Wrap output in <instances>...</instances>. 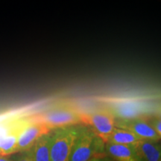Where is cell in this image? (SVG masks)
Returning <instances> with one entry per match:
<instances>
[{
	"instance_id": "cell-1",
	"label": "cell",
	"mask_w": 161,
	"mask_h": 161,
	"mask_svg": "<svg viewBox=\"0 0 161 161\" xmlns=\"http://www.w3.org/2000/svg\"><path fill=\"white\" fill-rule=\"evenodd\" d=\"M104 143L90 127L82 125L69 161H90L92 158H104L107 156Z\"/></svg>"
},
{
	"instance_id": "cell-2",
	"label": "cell",
	"mask_w": 161,
	"mask_h": 161,
	"mask_svg": "<svg viewBox=\"0 0 161 161\" xmlns=\"http://www.w3.org/2000/svg\"><path fill=\"white\" fill-rule=\"evenodd\" d=\"M31 117L51 130L83 124V113L69 106L55 107Z\"/></svg>"
},
{
	"instance_id": "cell-3",
	"label": "cell",
	"mask_w": 161,
	"mask_h": 161,
	"mask_svg": "<svg viewBox=\"0 0 161 161\" xmlns=\"http://www.w3.org/2000/svg\"><path fill=\"white\" fill-rule=\"evenodd\" d=\"M82 125H74L52 130L51 161H69L72 149L81 131Z\"/></svg>"
},
{
	"instance_id": "cell-4",
	"label": "cell",
	"mask_w": 161,
	"mask_h": 161,
	"mask_svg": "<svg viewBox=\"0 0 161 161\" xmlns=\"http://www.w3.org/2000/svg\"><path fill=\"white\" fill-rule=\"evenodd\" d=\"M109 111L116 119H142L146 112V105L137 98H110L106 100Z\"/></svg>"
},
{
	"instance_id": "cell-5",
	"label": "cell",
	"mask_w": 161,
	"mask_h": 161,
	"mask_svg": "<svg viewBox=\"0 0 161 161\" xmlns=\"http://www.w3.org/2000/svg\"><path fill=\"white\" fill-rule=\"evenodd\" d=\"M25 122L26 117L17 118L0 124V155L15 154L18 137Z\"/></svg>"
},
{
	"instance_id": "cell-6",
	"label": "cell",
	"mask_w": 161,
	"mask_h": 161,
	"mask_svg": "<svg viewBox=\"0 0 161 161\" xmlns=\"http://www.w3.org/2000/svg\"><path fill=\"white\" fill-rule=\"evenodd\" d=\"M115 123L116 117L108 110L83 114V124L89 125L106 143L110 134L115 129Z\"/></svg>"
},
{
	"instance_id": "cell-7",
	"label": "cell",
	"mask_w": 161,
	"mask_h": 161,
	"mask_svg": "<svg viewBox=\"0 0 161 161\" xmlns=\"http://www.w3.org/2000/svg\"><path fill=\"white\" fill-rule=\"evenodd\" d=\"M52 130L44 125L36 122L31 116L26 117V122L19 133L16 153L30 150L38 139Z\"/></svg>"
},
{
	"instance_id": "cell-8",
	"label": "cell",
	"mask_w": 161,
	"mask_h": 161,
	"mask_svg": "<svg viewBox=\"0 0 161 161\" xmlns=\"http://www.w3.org/2000/svg\"><path fill=\"white\" fill-rule=\"evenodd\" d=\"M116 128L128 130L140 140L159 142L160 137L152 125L143 119H116Z\"/></svg>"
},
{
	"instance_id": "cell-9",
	"label": "cell",
	"mask_w": 161,
	"mask_h": 161,
	"mask_svg": "<svg viewBox=\"0 0 161 161\" xmlns=\"http://www.w3.org/2000/svg\"><path fill=\"white\" fill-rule=\"evenodd\" d=\"M134 147L140 161H160L161 144L159 142L141 140Z\"/></svg>"
},
{
	"instance_id": "cell-10",
	"label": "cell",
	"mask_w": 161,
	"mask_h": 161,
	"mask_svg": "<svg viewBox=\"0 0 161 161\" xmlns=\"http://www.w3.org/2000/svg\"><path fill=\"white\" fill-rule=\"evenodd\" d=\"M105 152L115 161H140L133 146L106 143Z\"/></svg>"
},
{
	"instance_id": "cell-11",
	"label": "cell",
	"mask_w": 161,
	"mask_h": 161,
	"mask_svg": "<svg viewBox=\"0 0 161 161\" xmlns=\"http://www.w3.org/2000/svg\"><path fill=\"white\" fill-rule=\"evenodd\" d=\"M52 131L42 136L31 148L34 161H51L50 144Z\"/></svg>"
},
{
	"instance_id": "cell-12",
	"label": "cell",
	"mask_w": 161,
	"mask_h": 161,
	"mask_svg": "<svg viewBox=\"0 0 161 161\" xmlns=\"http://www.w3.org/2000/svg\"><path fill=\"white\" fill-rule=\"evenodd\" d=\"M140 140H141L140 139L131 132L115 128L108 138L107 143L134 146Z\"/></svg>"
},
{
	"instance_id": "cell-13",
	"label": "cell",
	"mask_w": 161,
	"mask_h": 161,
	"mask_svg": "<svg viewBox=\"0 0 161 161\" xmlns=\"http://www.w3.org/2000/svg\"><path fill=\"white\" fill-rule=\"evenodd\" d=\"M13 159L14 161H34L31 149L17 153V154L13 157Z\"/></svg>"
},
{
	"instance_id": "cell-14",
	"label": "cell",
	"mask_w": 161,
	"mask_h": 161,
	"mask_svg": "<svg viewBox=\"0 0 161 161\" xmlns=\"http://www.w3.org/2000/svg\"><path fill=\"white\" fill-rule=\"evenodd\" d=\"M149 123L154 130H155L157 134H158L159 136L161 138V119L160 118H154L152 119H150L149 122H148Z\"/></svg>"
},
{
	"instance_id": "cell-15",
	"label": "cell",
	"mask_w": 161,
	"mask_h": 161,
	"mask_svg": "<svg viewBox=\"0 0 161 161\" xmlns=\"http://www.w3.org/2000/svg\"><path fill=\"white\" fill-rule=\"evenodd\" d=\"M0 161H14L13 157L0 155Z\"/></svg>"
},
{
	"instance_id": "cell-16",
	"label": "cell",
	"mask_w": 161,
	"mask_h": 161,
	"mask_svg": "<svg viewBox=\"0 0 161 161\" xmlns=\"http://www.w3.org/2000/svg\"><path fill=\"white\" fill-rule=\"evenodd\" d=\"M100 161H115V160H113V159L110 158V157L105 156V157H104V158H101L100 159Z\"/></svg>"
},
{
	"instance_id": "cell-17",
	"label": "cell",
	"mask_w": 161,
	"mask_h": 161,
	"mask_svg": "<svg viewBox=\"0 0 161 161\" xmlns=\"http://www.w3.org/2000/svg\"><path fill=\"white\" fill-rule=\"evenodd\" d=\"M101 158H92L90 161H100Z\"/></svg>"
},
{
	"instance_id": "cell-18",
	"label": "cell",
	"mask_w": 161,
	"mask_h": 161,
	"mask_svg": "<svg viewBox=\"0 0 161 161\" xmlns=\"http://www.w3.org/2000/svg\"><path fill=\"white\" fill-rule=\"evenodd\" d=\"M158 118H160V119H161V114H160V116H158Z\"/></svg>"
},
{
	"instance_id": "cell-19",
	"label": "cell",
	"mask_w": 161,
	"mask_h": 161,
	"mask_svg": "<svg viewBox=\"0 0 161 161\" xmlns=\"http://www.w3.org/2000/svg\"><path fill=\"white\" fill-rule=\"evenodd\" d=\"M160 161H161V160H160Z\"/></svg>"
}]
</instances>
